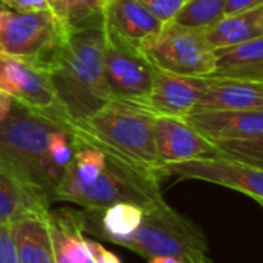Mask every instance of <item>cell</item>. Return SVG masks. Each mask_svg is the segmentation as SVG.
Listing matches in <instances>:
<instances>
[{
    "label": "cell",
    "mask_w": 263,
    "mask_h": 263,
    "mask_svg": "<svg viewBox=\"0 0 263 263\" xmlns=\"http://www.w3.org/2000/svg\"><path fill=\"white\" fill-rule=\"evenodd\" d=\"M160 180L157 172L107 152L105 166L93 181L78 183L62 178L54 200L76 203L85 209H99L115 203H132L149 209L164 201Z\"/></svg>",
    "instance_id": "4"
},
{
    "label": "cell",
    "mask_w": 263,
    "mask_h": 263,
    "mask_svg": "<svg viewBox=\"0 0 263 263\" xmlns=\"http://www.w3.org/2000/svg\"><path fill=\"white\" fill-rule=\"evenodd\" d=\"M50 8L56 13V16L64 22V0H47Z\"/></svg>",
    "instance_id": "31"
},
{
    "label": "cell",
    "mask_w": 263,
    "mask_h": 263,
    "mask_svg": "<svg viewBox=\"0 0 263 263\" xmlns=\"http://www.w3.org/2000/svg\"><path fill=\"white\" fill-rule=\"evenodd\" d=\"M0 31H2V7H0Z\"/></svg>",
    "instance_id": "33"
},
{
    "label": "cell",
    "mask_w": 263,
    "mask_h": 263,
    "mask_svg": "<svg viewBox=\"0 0 263 263\" xmlns=\"http://www.w3.org/2000/svg\"><path fill=\"white\" fill-rule=\"evenodd\" d=\"M85 243H87V248H88L95 263H121V260L113 252L105 249L101 243H98L88 237L85 238Z\"/></svg>",
    "instance_id": "28"
},
{
    "label": "cell",
    "mask_w": 263,
    "mask_h": 263,
    "mask_svg": "<svg viewBox=\"0 0 263 263\" xmlns=\"http://www.w3.org/2000/svg\"><path fill=\"white\" fill-rule=\"evenodd\" d=\"M154 130L158 171L169 164L215 155V144L184 118L157 115Z\"/></svg>",
    "instance_id": "11"
},
{
    "label": "cell",
    "mask_w": 263,
    "mask_h": 263,
    "mask_svg": "<svg viewBox=\"0 0 263 263\" xmlns=\"http://www.w3.org/2000/svg\"><path fill=\"white\" fill-rule=\"evenodd\" d=\"M107 0H64V25L67 30L104 25Z\"/></svg>",
    "instance_id": "23"
},
{
    "label": "cell",
    "mask_w": 263,
    "mask_h": 263,
    "mask_svg": "<svg viewBox=\"0 0 263 263\" xmlns=\"http://www.w3.org/2000/svg\"><path fill=\"white\" fill-rule=\"evenodd\" d=\"M50 229L56 263H95L85 243L79 214L73 209H50Z\"/></svg>",
    "instance_id": "18"
},
{
    "label": "cell",
    "mask_w": 263,
    "mask_h": 263,
    "mask_svg": "<svg viewBox=\"0 0 263 263\" xmlns=\"http://www.w3.org/2000/svg\"><path fill=\"white\" fill-rule=\"evenodd\" d=\"M263 5V0H226L224 5V16H231V14H237V13H243L257 7Z\"/></svg>",
    "instance_id": "29"
},
{
    "label": "cell",
    "mask_w": 263,
    "mask_h": 263,
    "mask_svg": "<svg viewBox=\"0 0 263 263\" xmlns=\"http://www.w3.org/2000/svg\"><path fill=\"white\" fill-rule=\"evenodd\" d=\"M104 25L119 37L140 47L163 27V22L138 0H107Z\"/></svg>",
    "instance_id": "16"
},
{
    "label": "cell",
    "mask_w": 263,
    "mask_h": 263,
    "mask_svg": "<svg viewBox=\"0 0 263 263\" xmlns=\"http://www.w3.org/2000/svg\"><path fill=\"white\" fill-rule=\"evenodd\" d=\"M0 7H2V4H0Z\"/></svg>",
    "instance_id": "36"
},
{
    "label": "cell",
    "mask_w": 263,
    "mask_h": 263,
    "mask_svg": "<svg viewBox=\"0 0 263 263\" xmlns=\"http://www.w3.org/2000/svg\"><path fill=\"white\" fill-rule=\"evenodd\" d=\"M0 4L8 10L19 11V13L50 10L47 0H0Z\"/></svg>",
    "instance_id": "27"
},
{
    "label": "cell",
    "mask_w": 263,
    "mask_h": 263,
    "mask_svg": "<svg viewBox=\"0 0 263 263\" xmlns=\"http://www.w3.org/2000/svg\"><path fill=\"white\" fill-rule=\"evenodd\" d=\"M147 260H149V263H184L180 258L171 257V255H155V257H151Z\"/></svg>",
    "instance_id": "32"
},
{
    "label": "cell",
    "mask_w": 263,
    "mask_h": 263,
    "mask_svg": "<svg viewBox=\"0 0 263 263\" xmlns=\"http://www.w3.org/2000/svg\"><path fill=\"white\" fill-rule=\"evenodd\" d=\"M184 119L214 144L263 134V110H192Z\"/></svg>",
    "instance_id": "13"
},
{
    "label": "cell",
    "mask_w": 263,
    "mask_h": 263,
    "mask_svg": "<svg viewBox=\"0 0 263 263\" xmlns=\"http://www.w3.org/2000/svg\"><path fill=\"white\" fill-rule=\"evenodd\" d=\"M104 25L67 31L47 68L65 121H84L111 101L104 74Z\"/></svg>",
    "instance_id": "1"
},
{
    "label": "cell",
    "mask_w": 263,
    "mask_h": 263,
    "mask_svg": "<svg viewBox=\"0 0 263 263\" xmlns=\"http://www.w3.org/2000/svg\"><path fill=\"white\" fill-rule=\"evenodd\" d=\"M155 116L146 105L111 99L84 121L64 122L76 135L101 146L104 151L158 174Z\"/></svg>",
    "instance_id": "3"
},
{
    "label": "cell",
    "mask_w": 263,
    "mask_h": 263,
    "mask_svg": "<svg viewBox=\"0 0 263 263\" xmlns=\"http://www.w3.org/2000/svg\"><path fill=\"white\" fill-rule=\"evenodd\" d=\"M141 257H177L184 263H212L203 231L166 201L144 211L137 232L124 245Z\"/></svg>",
    "instance_id": "5"
},
{
    "label": "cell",
    "mask_w": 263,
    "mask_h": 263,
    "mask_svg": "<svg viewBox=\"0 0 263 263\" xmlns=\"http://www.w3.org/2000/svg\"><path fill=\"white\" fill-rule=\"evenodd\" d=\"M48 209L50 204L44 197L0 166V223H14L22 217Z\"/></svg>",
    "instance_id": "20"
},
{
    "label": "cell",
    "mask_w": 263,
    "mask_h": 263,
    "mask_svg": "<svg viewBox=\"0 0 263 263\" xmlns=\"http://www.w3.org/2000/svg\"><path fill=\"white\" fill-rule=\"evenodd\" d=\"M14 101V99H13ZM65 122L13 102L11 113L0 121V166L34 189L51 206L56 189L65 175L50 154L51 134Z\"/></svg>",
    "instance_id": "2"
},
{
    "label": "cell",
    "mask_w": 263,
    "mask_h": 263,
    "mask_svg": "<svg viewBox=\"0 0 263 263\" xmlns=\"http://www.w3.org/2000/svg\"><path fill=\"white\" fill-rule=\"evenodd\" d=\"M0 90L33 110L44 111L62 122L67 119L48 73L30 62L5 56L0 62Z\"/></svg>",
    "instance_id": "10"
},
{
    "label": "cell",
    "mask_w": 263,
    "mask_h": 263,
    "mask_svg": "<svg viewBox=\"0 0 263 263\" xmlns=\"http://www.w3.org/2000/svg\"><path fill=\"white\" fill-rule=\"evenodd\" d=\"M13 98L0 90V121H4L8 118V115L11 113V108H13Z\"/></svg>",
    "instance_id": "30"
},
{
    "label": "cell",
    "mask_w": 263,
    "mask_h": 263,
    "mask_svg": "<svg viewBox=\"0 0 263 263\" xmlns=\"http://www.w3.org/2000/svg\"><path fill=\"white\" fill-rule=\"evenodd\" d=\"M67 31L51 8L27 13L2 8L0 50L5 56L30 62L47 71Z\"/></svg>",
    "instance_id": "6"
},
{
    "label": "cell",
    "mask_w": 263,
    "mask_h": 263,
    "mask_svg": "<svg viewBox=\"0 0 263 263\" xmlns=\"http://www.w3.org/2000/svg\"><path fill=\"white\" fill-rule=\"evenodd\" d=\"M215 147L217 151L212 157H223L263 171V134L248 140L218 141Z\"/></svg>",
    "instance_id": "24"
},
{
    "label": "cell",
    "mask_w": 263,
    "mask_h": 263,
    "mask_svg": "<svg viewBox=\"0 0 263 263\" xmlns=\"http://www.w3.org/2000/svg\"><path fill=\"white\" fill-rule=\"evenodd\" d=\"M209 76H181L155 67L146 107L155 115L186 118L198 104Z\"/></svg>",
    "instance_id": "12"
},
{
    "label": "cell",
    "mask_w": 263,
    "mask_h": 263,
    "mask_svg": "<svg viewBox=\"0 0 263 263\" xmlns=\"http://www.w3.org/2000/svg\"><path fill=\"white\" fill-rule=\"evenodd\" d=\"M144 208L132 203H115L99 209L78 211L82 229L88 235L122 246L141 224Z\"/></svg>",
    "instance_id": "14"
},
{
    "label": "cell",
    "mask_w": 263,
    "mask_h": 263,
    "mask_svg": "<svg viewBox=\"0 0 263 263\" xmlns=\"http://www.w3.org/2000/svg\"><path fill=\"white\" fill-rule=\"evenodd\" d=\"M154 71L155 67L138 45L105 28L104 74L111 99L146 105L154 84Z\"/></svg>",
    "instance_id": "8"
},
{
    "label": "cell",
    "mask_w": 263,
    "mask_h": 263,
    "mask_svg": "<svg viewBox=\"0 0 263 263\" xmlns=\"http://www.w3.org/2000/svg\"><path fill=\"white\" fill-rule=\"evenodd\" d=\"M158 174L160 177L208 181L249 195L257 203L263 201V171L223 157H203L169 164Z\"/></svg>",
    "instance_id": "9"
},
{
    "label": "cell",
    "mask_w": 263,
    "mask_h": 263,
    "mask_svg": "<svg viewBox=\"0 0 263 263\" xmlns=\"http://www.w3.org/2000/svg\"><path fill=\"white\" fill-rule=\"evenodd\" d=\"M211 76L263 82V34L215 50V68Z\"/></svg>",
    "instance_id": "19"
},
{
    "label": "cell",
    "mask_w": 263,
    "mask_h": 263,
    "mask_svg": "<svg viewBox=\"0 0 263 263\" xmlns=\"http://www.w3.org/2000/svg\"><path fill=\"white\" fill-rule=\"evenodd\" d=\"M160 22H171L181 10L186 0H138Z\"/></svg>",
    "instance_id": "25"
},
{
    "label": "cell",
    "mask_w": 263,
    "mask_h": 263,
    "mask_svg": "<svg viewBox=\"0 0 263 263\" xmlns=\"http://www.w3.org/2000/svg\"><path fill=\"white\" fill-rule=\"evenodd\" d=\"M48 215L50 209L13 223L19 263H56Z\"/></svg>",
    "instance_id": "17"
},
{
    "label": "cell",
    "mask_w": 263,
    "mask_h": 263,
    "mask_svg": "<svg viewBox=\"0 0 263 263\" xmlns=\"http://www.w3.org/2000/svg\"><path fill=\"white\" fill-rule=\"evenodd\" d=\"M258 204H260V206L263 208V201H258Z\"/></svg>",
    "instance_id": "35"
},
{
    "label": "cell",
    "mask_w": 263,
    "mask_h": 263,
    "mask_svg": "<svg viewBox=\"0 0 263 263\" xmlns=\"http://www.w3.org/2000/svg\"><path fill=\"white\" fill-rule=\"evenodd\" d=\"M224 5L226 0H186L172 22L189 28L208 30L224 17Z\"/></svg>",
    "instance_id": "22"
},
{
    "label": "cell",
    "mask_w": 263,
    "mask_h": 263,
    "mask_svg": "<svg viewBox=\"0 0 263 263\" xmlns=\"http://www.w3.org/2000/svg\"><path fill=\"white\" fill-rule=\"evenodd\" d=\"M194 110H263V82L209 76Z\"/></svg>",
    "instance_id": "15"
},
{
    "label": "cell",
    "mask_w": 263,
    "mask_h": 263,
    "mask_svg": "<svg viewBox=\"0 0 263 263\" xmlns=\"http://www.w3.org/2000/svg\"><path fill=\"white\" fill-rule=\"evenodd\" d=\"M141 51L154 67L181 76H211L215 68V50L209 45L204 30L166 22L147 37Z\"/></svg>",
    "instance_id": "7"
},
{
    "label": "cell",
    "mask_w": 263,
    "mask_h": 263,
    "mask_svg": "<svg viewBox=\"0 0 263 263\" xmlns=\"http://www.w3.org/2000/svg\"><path fill=\"white\" fill-rule=\"evenodd\" d=\"M263 34V5L224 16L215 25L204 30V36L214 50L234 47Z\"/></svg>",
    "instance_id": "21"
},
{
    "label": "cell",
    "mask_w": 263,
    "mask_h": 263,
    "mask_svg": "<svg viewBox=\"0 0 263 263\" xmlns=\"http://www.w3.org/2000/svg\"><path fill=\"white\" fill-rule=\"evenodd\" d=\"M4 58H5V54L2 53V50H0V62H2V59H4Z\"/></svg>",
    "instance_id": "34"
},
{
    "label": "cell",
    "mask_w": 263,
    "mask_h": 263,
    "mask_svg": "<svg viewBox=\"0 0 263 263\" xmlns=\"http://www.w3.org/2000/svg\"><path fill=\"white\" fill-rule=\"evenodd\" d=\"M0 263H19L13 223H0Z\"/></svg>",
    "instance_id": "26"
}]
</instances>
